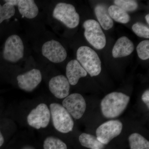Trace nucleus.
<instances>
[{
    "label": "nucleus",
    "mask_w": 149,
    "mask_h": 149,
    "mask_svg": "<svg viewBox=\"0 0 149 149\" xmlns=\"http://www.w3.org/2000/svg\"><path fill=\"white\" fill-rule=\"evenodd\" d=\"M49 87L51 93L57 98H65L69 95L70 84L64 75L52 77L49 82Z\"/></svg>",
    "instance_id": "12"
},
{
    "label": "nucleus",
    "mask_w": 149,
    "mask_h": 149,
    "mask_svg": "<svg viewBox=\"0 0 149 149\" xmlns=\"http://www.w3.org/2000/svg\"><path fill=\"white\" fill-rule=\"evenodd\" d=\"M66 74L70 84L75 85L80 78L86 77L88 73L78 61L74 59L70 61L67 65Z\"/></svg>",
    "instance_id": "13"
},
{
    "label": "nucleus",
    "mask_w": 149,
    "mask_h": 149,
    "mask_svg": "<svg viewBox=\"0 0 149 149\" xmlns=\"http://www.w3.org/2000/svg\"><path fill=\"white\" fill-rule=\"evenodd\" d=\"M95 12L100 26L106 30L111 29L113 25V22L107 8L103 5H97L95 8Z\"/></svg>",
    "instance_id": "16"
},
{
    "label": "nucleus",
    "mask_w": 149,
    "mask_h": 149,
    "mask_svg": "<svg viewBox=\"0 0 149 149\" xmlns=\"http://www.w3.org/2000/svg\"><path fill=\"white\" fill-rule=\"evenodd\" d=\"M145 18H146V20L147 23H148V24H149V14L147 15H146V17H145Z\"/></svg>",
    "instance_id": "29"
},
{
    "label": "nucleus",
    "mask_w": 149,
    "mask_h": 149,
    "mask_svg": "<svg viewBox=\"0 0 149 149\" xmlns=\"http://www.w3.org/2000/svg\"><path fill=\"white\" fill-rule=\"evenodd\" d=\"M138 56L141 59L146 60L149 58V41L144 40L139 43L137 47Z\"/></svg>",
    "instance_id": "23"
},
{
    "label": "nucleus",
    "mask_w": 149,
    "mask_h": 149,
    "mask_svg": "<svg viewBox=\"0 0 149 149\" xmlns=\"http://www.w3.org/2000/svg\"><path fill=\"white\" fill-rule=\"evenodd\" d=\"M77 61L91 77L98 75L102 70V63L97 54L87 46H82L77 52Z\"/></svg>",
    "instance_id": "2"
},
{
    "label": "nucleus",
    "mask_w": 149,
    "mask_h": 149,
    "mask_svg": "<svg viewBox=\"0 0 149 149\" xmlns=\"http://www.w3.org/2000/svg\"><path fill=\"white\" fill-rule=\"evenodd\" d=\"M133 32L139 37L143 38H149V27L140 22H137L132 26Z\"/></svg>",
    "instance_id": "24"
},
{
    "label": "nucleus",
    "mask_w": 149,
    "mask_h": 149,
    "mask_svg": "<svg viewBox=\"0 0 149 149\" xmlns=\"http://www.w3.org/2000/svg\"><path fill=\"white\" fill-rule=\"evenodd\" d=\"M4 142V139L3 136L2 134L1 133V130H0V147L3 144Z\"/></svg>",
    "instance_id": "27"
},
{
    "label": "nucleus",
    "mask_w": 149,
    "mask_h": 149,
    "mask_svg": "<svg viewBox=\"0 0 149 149\" xmlns=\"http://www.w3.org/2000/svg\"><path fill=\"white\" fill-rule=\"evenodd\" d=\"M22 149H35V148H33V147L31 146H26L24 147Z\"/></svg>",
    "instance_id": "28"
},
{
    "label": "nucleus",
    "mask_w": 149,
    "mask_h": 149,
    "mask_svg": "<svg viewBox=\"0 0 149 149\" xmlns=\"http://www.w3.org/2000/svg\"><path fill=\"white\" fill-rule=\"evenodd\" d=\"M50 111L55 128L60 133L72 131L74 122L72 116L62 105L53 103L50 105Z\"/></svg>",
    "instance_id": "3"
},
{
    "label": "nucleus",
    "mask_w": 149,
    "mask_h": 149,
    "mask_svg": "<svg viewBox=\"0 0 149 149\" xmlns=\"http://www.w3.org/2000/svg\"><path fill=\"white\" fill-rule=\"evenodd\" d=\"M50 118V111L47 106L41 103L29 113L27 117V123L36 129L45 128L49 125Z\"/></svg>",
    "instance_id": "8"
},
{
    "label": "nucleus",
    "mask_w": 149,
    "mask_h": 149,
    "mask_svg": "<svg viewBox=\"0 0 149 149\" xmlns=\"http://www.w3.org/2000/svg\"><path fill=\"white\" fill-rule=\"evenodd\" d=\"M15 7L6 3L3 5L0 4V24L4 20L9 19L15 14Z\"/></svg>",
    "instance_id": "21"
},
{
    "label": "nucleus",
    "mask_w": 149,
    "mask_h": 149,
    "mask_svg": "<svg viewBox=\"0 0 149 149\" xmlns=\"http://www.w3.org/2000/svg\"><path fill=\"white\" fill-rule=\"evenodd\" d=\"M24 54V44L21 38L16 35L9 37L3 51L4 59L10 62H17L23 58Z\"/></svg>",
    "instance_id": "6"
},
{
    "label": "nucleus",
    "mask_w": 149,
    "mask_h": 149,
    "mask_svg": "<svg viewBox=\"0 0 149 149\" xmlns=\"http://www.w3.org/2000/svg\"><path fill=\"white\" fill-rule=\"evenodd\" d=\"M63 106L74 119H80L85 113L86 104L85 99L78 93L68 96L62 102Z\"/></svg>",
    "instance_id": "9"
},
{
    "label": "nucleus",
    "mask_w": 149,
    "mask_h": 149,
    "mask_svg": "<svg viewBox=\"0 0 149 149\" xmlns=\"http://www.w3.org/2000/svg\"><path fill=\"white\" fill-rule=\"evenodd\" d=\"M53 16L69 28H75L79 24V14L74 6L70 4L58 3L54 9Z\"/></svg>",
    "instance_id": "4"
},
{
    "label": "nucleus",
    "mask_w": 149,
    "mask_h": 149,
    "mask_svg": "<svg viewBox=\"0 0 149 149\" xmlns=\"http://www.w3.org/2000/svg\"><path fill=\"white\" fill-rule=\"evenodd\" d=\"M130 100L129 96L120 92H112L108 94L101 102L103 115L107 118L118 117L128 106Z\"/></svg>",
    "instance_id": "1"
},
{
    "label": "nucleus",
    "mask_w": 149,
    "mask_h": 149,
    "mask_svg": "<svg viewBox=\"0 0 149 149\" xmlns=\"http://www.w3.org/2000/svg\"><path fill=\"white\" fill-rule=\"evenodd\" d=\"M43 147L44 149H67L66 144L63 141L52 136L46 138Z\"/></svg>",
    "instance_id": "20"
},
{
    "label": "nucleus",
    "mask_w": 149,
    "mask_h": 149,
    "mask_svg": "<svg viewBox=\"0 0 149 149\" xmlns=\"http://www.w3.org/2000/svg\"><path fill=\"white\" fill-rule=\"evenodd\" d=\"M81 145L91 149H104L105 145L97 139V137L88 133H83L79 137Z\"/></svg>",
    "instance_id": "17"
},
{
    "label": "nucleus",
    "mask_w": 149,
    "mask_h": 149,
    "mask_svg": "<svg viewBox=\"0 0 149 149\" xmlns=\"http://www.w3.org/2000/svg\"><path fill=\"white\" fill-rule=\"evenodd\" d=\"M114 3L116 6L125 10V11H133L138 8V3L133 0H115Z\"/></svg>",
    "instance_id": "22"
},
{
    "label": "nucleus",
    "mask_w": 149,
    "mask_h": 149,
    "mask_svg": "<svg viewBox=\"0 0 149 149\" xmlns=\"http://www.w3.org/2000/svg\"><path fill=\"white\" fill-rule=\"evenodd\" d=\"M43 56L54 63L62 62L66 59L67 53L59 42L54 40L46 42L42 49Z\"/></svg>",
    "instance_id": "10"
},
{
    "label": "nucleus",
    "mask_w": 149,
    "mask_h": 149,
    "mask_svg": "<svg viewBox=\"0 0 149 149\" xmlns=\"http://www.w3.org/2000/svg\"><path fill=\"white\" fill-rule=\"evenodd\" d=\"M108 12L112 19L120 23L126 24L130 21V17L127 12L116 5H111Z\"/></svg>",
    "instance_id": "18"
},
{
    "label": "nucleus",
    "mask_w": 149,
    "mask_h": 149,
    "mask_svg": "<svg viewBox=\"0 0 149 149\" xmlns=\"http://www.w3.org/2000/svg\"><path fill=\"white\" fill-rule=\"evenodd\" d=\"M84 35L91 45L97 49H102L106 45L105 35L98 22L89 19L84 22Z\"/></svg>",
    "instance_id": "5"
},
{
    "label": "nucleus",
    "mask_w": 149,
    "mask_h": 149,
    "mask_svg": "<svg viewBox=\"0 0 149 149\" xmlns=\"http://www.w3.org/2000/svg\"><path fill=\"white\" fill-rule=\"evenodd\" d=\"M17 6L19 13L27 18H35L39 13L38 7L33 0H19Z\"/></svg>",
    "instance_id": "15"
},
{
    "label": "nucleus",
    "mask_w": 149,
    "mask_h": 149,
    "mask_svg": "<svg viewBox=\"0 0 149 149\" xmlns=\"http://www.w3.org/2000/svg\"><path fill=\"white\" fill-rule=\"evenodd\" d=\"M130 149H149V142L138 133L130 134L128 138Z\"/></svg>",
    "instance_id": "19"
},
{
    "label": "nucleus",
    "mask_w": 149,
    "mask_h": 149,
    "mask_svg": "<svg viewBox=\"0 0 149 149\" xmlns=\"http://www.w3.org/2000/svg\"><path fill=\"white\" fill-rule=\"evenodd\" d=\"M122 129L123 124L120 120H109L98 127L96 130V136L100 142L107 145L112 139L119 136Z\"/></svg>",
    "instance_id": "7"
},
{
    "label": "nucleus",
    "mask_w": 149,
    "mask_h": 149,
    "mask_svg": "<svg viewBox=\"0 0 149 149\" xmlns=\"http://www.w3.org/2000/svg\"><path fill=\"white\" fill-rule=\"evenodd\" d=\"M142 100L143 102L146 105L148 109L149 108V91L147 90L144 92L142 96Z\"/></svg>",
    "instance_id": "25"
},
{
    "label": "nucleus",
    "mask_w": 149,
    "mask_h": 149,
    "mask_svg": "<svg viewBox=\"0 0 149 149\" xmlns=\"http://www.w3.org/2000/svg\"><path fill=\"white\" fill-rule=\"evenodd\" d=\"M134 49L133 42L128 37L123 36L117 40L113 48L112 56L114 58L130 55Z\"/></svg>",
    "instance_id": "14"
},
{
    "label": "nucleus",
    "mask_w": 149,
    "mask_h": 149,
    "mask_svg": "<svg viewBox=\"0 0 149 149\" xmlns=\"http://www.w3.org/2000/svg\"><path fill=\"white\" fill-rule=\"evenodd\" d=\"M6 3H8L12 6H15L18 5L19 0H7V1H5Z\"/></svg>",
    "instance_id": "26"
},
{
    "label": "nucleus",
    "mask_w": 149,
    "mask_h": 149,
    "mask_svg": "<svg viewBox=\"0 0 149 149\" xmlns=\"http://www.w3.org/2000/svg\"><path fill=\"white\" fill-rule=\"evenodd\" d=\"M19 88L26 92L34 91L42 80V75L39 70L33 69L17 77Z\"/></svg>",
    "instance_id": "11"
}]
</instances>
